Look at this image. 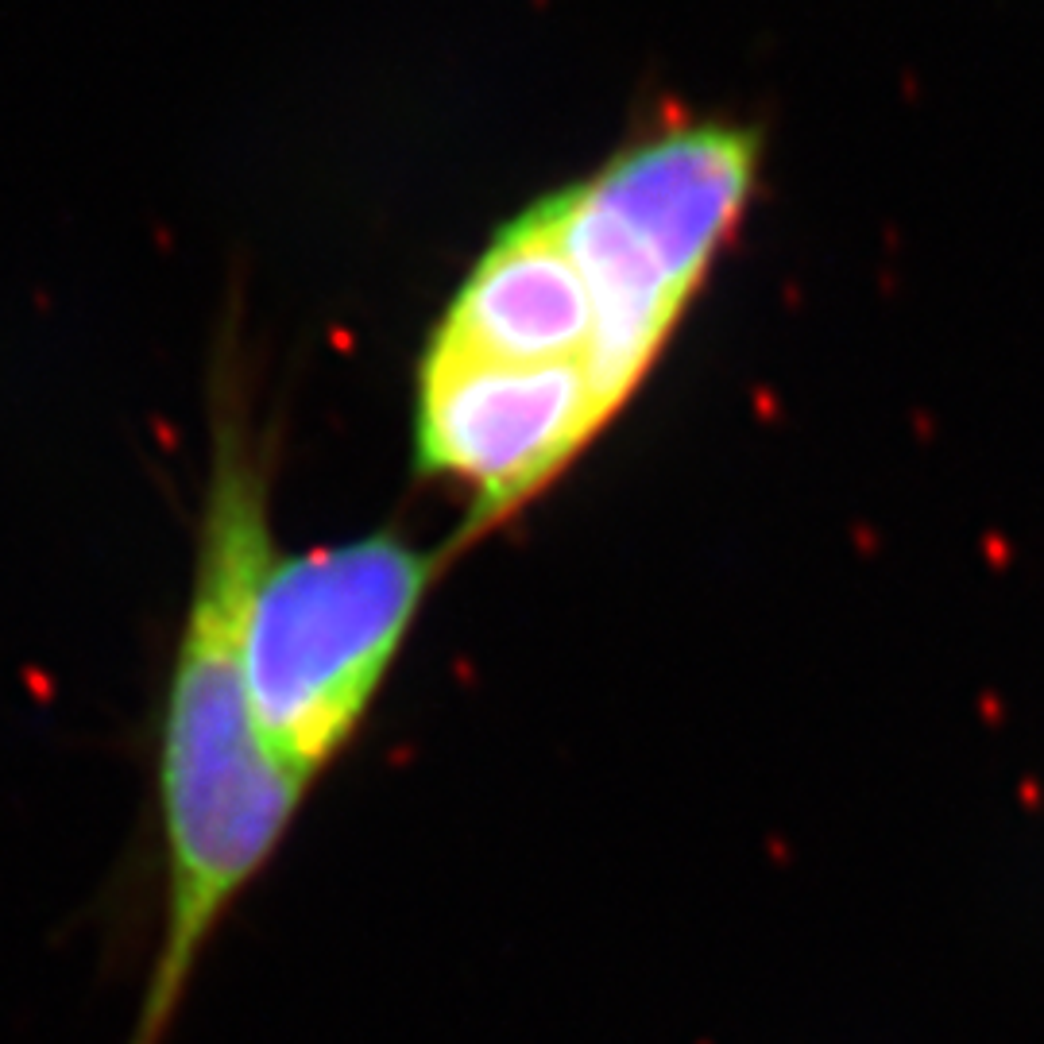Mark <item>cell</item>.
<instances>
[{"label":"cell","instance_id":"cell-1","mask_svg":"<svg viewBox=\"0 0 1044 1044\" xmlns=\"http://www.w3.org/2000/svg\"><path fill=\"white\" fill-rule=\"evenodd\" d=\"M275 538L271 464L244 418L213 434L198 550L155 716V820L163 917L124 1044H167L209 944L283 851L314 785L256 731L240 669L248 569Z\"/></svg>","mask_w":1044,"mask_h":1044},{"label":"cell","instance_id":"cell-2","mask_svg":"<svg viewBox=\"0 0 1044 1044\" xmlns=\"http://www.w3.org/2000/svg\"><path fill=\"white\" fill-rule=\"evenodd\" d=\"M457 550L399 526L345 542L256 553L240 604V669L256 731L290 774L318 785L368 727Z\"/></svg>","mask_w":1044,"mask_h":1044},{"label":"cell","instance_id":"cell-3","mask_svg":"<svg viewBox=\"0 0 1044 1044\" xmlns=\"http://www.w3.org/2000/svg\"><path fill=\"white\" fill-rule=\"evenodd\" d=\"M677 325L580 256L561 190L499 225L426 348L515 372L584 379L611 418L638 395Z\"/></svg>","mask_w":1044,"mask_h":1044}]
</instances>
